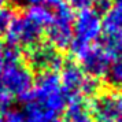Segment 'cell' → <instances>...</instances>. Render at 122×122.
I'll return each mask as SVG.
<instances>
[{"label":"cell","mask_w":122,"mask_h":122,"mask_svg":"<svg viewBox=\"0 0 122 122\" xmlns=\"http://www.w3.org/2000/svg\"><path fill=\"white\" fill-rule=\"evenodd\" d=\"M23 102L26 122H52L65 110L67 96L56 73H40Z\"/></svg>","instance_id":"cell-1"},{"label":"cell","mask_w":122,"mask_h":122,"mask_svg":"<svg viewBox=\"0 0 122 122\" xmlns=\"http://www.w3.org/2000/svg\"><path fill=\"white\" fill-rule=\"evenodd\" d=\"M51 22V11L45 4L30 7L21 15H14L6 39L8 45L17 50L33 48L39 44L47 26Z\"/></svg>","instance_id":"cell-2"},{"label":"cell","mask_w":122,"mask_h":122,"mask_svg":"<svg viewBox=\"0 0 122 122\" xmlns=\"http://www.w3.org/2000/svg\"><path fill=\"white\" fill-rule=\"evenodd\" d=\"M33 74L22 59L8 62L0 73V107L4 108L14 99L23 100L33 86Z\"/></svg>","instance_id":"cell-3"},{"label":"cell","mask_w":122,"mask_h":122,"mask_svg":"<svg viewBox=\"0 0 122 122\" xmlns=\"http://www.w3.org/2000/svg\"><path fill=\"white\" fill-rule=\"evenodd\" d=\"M43 4L50 8L51 22L47 26V37L50 45L58 51L70 47L73 39V10L66 0H45Z\"/></svg>","instance_id":"cell-4"},{"label":"cell","mask_w":122,"mask_h":122,"mask_svg":"<svg viewBox=\"0 0 122 122\" xmlns=\"http://www.w3.org/2000/svg\"><path fill=\"white\" fill-rule=\"evenodd\" d=\"M103 34V19L99 12L92 8L81 10L73 21L71 47L74 55L80 51L97 44V40Z\"/></svg>","instance_id":"cell-5"},{"label":"cell","mask_w":122,"mask_h":122,"mask_svg":"<svg viewBox=\"0 0 122 122\" xmlns=\"http://www.w3.org/2000/svg\"><path fill=\"white\" fill-rule=\"evenodd\" d=\"M59 78L67 99L91 96L99 89V82L95 78L89 77L76 63H67L66 66L62 67V74Z\"/></svg>","instance_id":"cell-6"},{"label":"cell","mask_w":122,"mask_h":122,"mask_svg":"<svg viewBox=\"0 0 122 122\" xmlns=\"http://www.w3.org/2000/svg\"><path fill=\"white\" fill-rule=\"evenodd\" d=\"M80 61L78 66L92 78H100L108 74L111 62H112V52L106 45L93 44L76 54Z\"/></svg>","instance_id":"cell-7"},{"label":"cell","mask_w":122,"mask_h":122,"mask_svg":"<svg viewBox=\"0 0 122 122\" xmlns=\"http://www.w3.org/2000/svg\"><path fill=\"white\" fill-rule=\"evenodd\" d=\"M28 62L34 70H39L40 73H55L63 67L61 52L50 44H37L30 48Z\"/></svg>","instance_id":"cell-8"},{"label":"cell","mask_w":122,"mask_h":122,"mask_svg":"<svg viewBox=\"0 0 122 122\" xmlns=\"http://www.w3.org/2000/svg\"><path fill=\"white\" fill-rule=\"evenodd\" d=\"M103 34L106 47L114 54L122 52V7L112 6L103 19Z\"/></svg>","instance_id":"cell-9"},{"label":"cell","mask_w":122,"mask_h":122,"mask_svg":"<svg viewBox=\"0 0 122 122\" xmlns=\"http://www.w3.org/2000/svg\"><path fill=\"white\" fill-rule=\"evenodd\" d=\"M93 115L103 122H121L122 114L118 103L117 93H102L93 102L92 106Z\"/></svg>","instance_id":"cell-10"},{"label":"cell","mask_w":122,"mask_h":122,"mask_svg":"<svg viewBox=\"0 0 122 122\" xmlns=\"http://www.w3.org/2000/svg\"><path fill=\"white\" fill-rule=\"evenodd\" d=\"M92 107L82 99H70L65 107V122H93Z\"/></svg>","instance_id":"cell-11"},{"label":"cell","mask_w":122,"mask_h":122,"mask_svg":"<svg viewBox=\"0 0 122 122\" xmlns=\"http://www.w3.org/2000/svg\"><path fill=\"white\" fill-rule=\"evenodd\" d=\"M108 77L115 86H122V52H118L112 59L108 70Z\"/></svg>","instance_id":"cell-12"},{"label":"cell","mask_w":122,"mask_h":122,"mask_svg":"<svg viewBox=\"0 0 122 122\" xmlns=\"http://www.w3.org/2000/svg\"><path fill=\"white\" fill-rule=\"evenodd\" d=\"M21 58V52L19 50L14 48L11 45H3L0 44V73L3 71V69L6 67L8 62L15 61Z\"/></svg>","instance_id":"cell-13"},{"label":"cell","mask_w":122,"mask_h":122,"mask_svg":"<svg viewBox=\"0 0 122 122\" xmlns=\"http://www.w3.org/2000/svg\"><path fill=\"white\" fill-rule=\"evenodd\" d=\"M12 18H14V12L11 8L8 7H0V39L6 37L7 30L10 28Z\"/></svg>","instance_id":"cell-14"},{"label":"cell","mask_w":122,"mask_h":122,"mask_svg":"<svg viewBox=\"0 0 122 122\" xmlns=\"http://www.w3.org/2000/svg\"><path fill=\"white\" fill-rule=\"evenodd\" d=\"M4 122H26L22 110L8 108L4 110Z\"/></svg>","instance_id":"cell-15"},{"label":"cell","mask_w":122,"mask_h":122,"mask_svg":"<svg viewBox=\"0 0 122 122\" xmlns=\"http://www.w3.org/2000/svg\"><path fill=\"white\" fill-rule=\"evenodd\" d=\"M67 4L74 8H78L80 11L81 10H86V8H91L92 6H97L102 0H66Z\"/></svg>","instance_id":"cell-16"},{"label":"cell","mask_w":122,"mask_h":122,"mask_svg":"<svg viewBox=\"0 0 122 122\" xmlns=\"http://www.w3.org/2000/svg\"><path fill=\"white\" fill-rule=\"evenodd\" d=\"M19 1V4H22L25 7H34V6H40V4H43L45 0H18Z\"/></svg>","instance_id":"cell-17"},{"label":"cell","mask_w":122,"mask_h":122,"mask_svg":"<svg viewBox=\"0 0 122 122\" xmlns=\"http://www.w3.org/2000/svg\"><path fill=\"white\" fill-rule=\"evenodd\" d=\"M117 96H118V103H119V108H121V114H122V92L117 93Z\"/></svg>","instance_id":"cell-18"},{"label":"cell","mask_w":122,"mask_h":122,"mask_svg":"<svg viewBox=\"0 0 122 122\" xmlns=\"http://www.w3.org/2000/svg\"><path fill=\"white\" fill-rule=\"evenodd\" d=\"M0 122H4V108L0 107Z\"/></svg>","instance_id":"cell-19"},{"label":"cell","mask_w":122,"mask_h":122,"mask_svg":"<svg viewBox=\"0 0 122 122\" xmlns=\"http://www.w3.org/2000/svg\"><path fill=\"white\" fill-rule=\"evenodd\" d=\"M112 1H114V6L122 7V0H112Z\"/></svg>","instance_id":"cell-20"},{"label":"cell","mask_w":122,"mask_h":122,"mask_svg":"<svg viewBox=\"0 0 122 122\" xmlns=\"http://www.w3.org/2000/svg\"><path fill=\"white\" fill-rule=\"evenodd\" d=\"M8 1H10V0H0V7H4Z\"/></svg>","instance_id":"cell-21"},{"label":"cell","mask_w":122,"mask_h":122,"mask_svg":"<svg viewBox=\"0 0 122 122\" xmlns=\"http://www.w3.org/2000/svg\"><path fill=\"white\" fill-rule=\"evenodd\" d=\"M52 122H59V121H58V119H56V121H52Z\"/></svg>","instance_id":"cell-22"},{"label":"cell","mask_w":122,"mask_h":122,"mask_svg":"<svg viewBox=\"0 0 122 122\" xmlns=\"http://www.w3.org/2000/svg\"><path fill=\"white\" fill-rule=\"evenodd\" d=\"M99 122H103V121H99Z\"/></svg>","instance_id":"cell-23"}]
</instances>
